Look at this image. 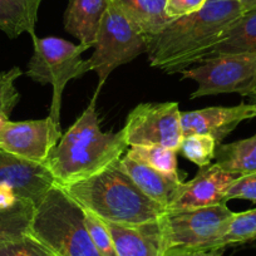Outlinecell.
<instances>
[{"instance_id":"obj_1","label":"cell","mask_w":256,"mask_h":256,"mask_svg":"<svg viewBox=\"0 0 256 256\" xmlns=\"http://www.w3.org/2000/svg\"><path fill=\"white\" fill-rule=\"evenodd\" d=\"M242 13L238 0H208L196 13L174 19L148 42L151 67L174 74L198 63Z\"/></svg>"},{"instance_id":"obj_2","label":"cell","mask_w":256,"mask_h":256,"mask_svg":"<svg viewBox=\"0 0 256 256\" xmlns=\"http://www.w3.org/2000/svg\"><path fill=\"white\" fill-rule=\"evenodd\" d=\"M93 96L84 112L52 150L46 166L56 184L67 186L88 178L122 158L127 150L124 131L103 132Z\"/></svg>"},{"instance_id":"obj_3","label":"cell","mask_w":256,"mask_h":256,"mask_svg":"<svg viewBox=\"0 0 256 256\" xmlns=\"http://www.w3.org/2000/svg\"><path fill=\"white\" fill-rule=\"evenodd\" d=\"M62 187L83 210L106 222L144 225L166 212L136 186L120 160L88 178Z\"/></svg>"},{"instance_id":"obj_4","label":"cell","mask_w":256,"mask_h":256,"mask_svg":"<svg viewBox=\"0 0 256 256\" xmlns=\"http://www.w3.org/2000/svg\"><path fill=\"white\" fill-rule=\"evenodd\" d=\"M29 235L53 256H102L86 228L84 210L59 184L36 206Z\"/></svg>"},{"instance_id":"obj_5","label":"cell","mask_w":256,"mask_h":256,"mask_svg":"<svg viewBox=\"0 0 256 256\" xmlns=\"http://www.w3.org/2000/svg\"><path fill=\"white\" fill-rule=\"evenodd\" d=\"M33 44L34 52L28 63L26 76L39 84L53 87L49 117L60 124L63 90L68 82L90 70L88 59L82 58V54L90 48L56 36H34Z\"/></svg>"},{"instance_id":"obj_6","label":"cell","mask_w":256,"mask_h":256,"mask_svg":"<svg viewBox=\"0 0 256 256\" xmlns=\"http://www.w3.org/2000/svg\"><path fill=\"white\" fill-rule=\"evenodd\" d=\"M94 52L88 59L90 70L98 76L100 93L110 73L148 50L146 36L110 3L98 29Z\"/></svg>"},{"instance_id":"obj_7","label":"cell","mask_w":256,"mask_h":256,"mask_svg":"<svg viewBox=\"0 0 256 256\" xmlns=\"http://www.w3.org/2000/svg\"><path fill=\"white\" fill-rule=\"evenodd\" d=\"M235 212L226 204L198 208L166 210L158 218L166 248H215Z\"/></svg>"},{"instance_id":"obj_8","label":"cell","mask_w":256,"mask_h":256,"mask_svg":"<svg viewBox=\"0 0 256 256\" xmlns=\"http://www.w3.org/2000/svg\"><path fill=\"white\" fill-rule=\"evenodd\" d=\"M180 73L198 83L191 100L221 93L248 97L256 90V54H221Z\"/></svg>"},{"instance_id":"obj_9","label":"cell","mask_w":256,"mask_h":256,"mask_svg":"<svg viewBox=\"0 0 256 256\" xmlns=\"http://www.w3.org/2000/svg\"><path fill=\"white\" fill-rule=\"evenodd\" d=\"M122 130L130 147L164 146L177 151L184 137L178 103L138 104L127 116Z\"/></svg>"},{"instance_id":"obj_10","label":"cell","mask_w":256,"mask_h":256,"mask_svg":"<svg viewBox=\"0 0 256 256\" xmlns=\"http://www.w3.org/2000/svg\"><path fill=\"white\" fill-rule=\"evenodd\" d=\"M60 137V124L49 116L42 120H9L0 134V147L29 161L46 164Z\"/></svg>"},{"instance_id":"obj_11","label":"cell","mask_w":256,"mask_h":256,"mask_svg":"<svg viewBox=\"0 0 256 256\" xmlns=\"http://www.w3.org/2000/svg\"><path fill=\"white\" fill-rule=\"evenodd\" d=\"M0 184H6L16 198L30 200L36 206L56 184L44 164L29 161L0 147Z\"/></svg>"},{"instance_id":"obj_12","label":"cell","mask_w":256,"mask_h":256,"mask_svg":"<svg viewBox=\"0 0 256 256\" xmlns=\"http://www.w3.org/2000/svg\"><path fill=\"white\" fill-rule=\"evenodd\" d=\"M255 117L256 106L252 103L181 112L182 134H206L212 137L218 146L241 122Z\"/></svg>"},{"instance_id":"obj_13","label":"cell","mask_w":256,"mask_h":256,"mask_svg":"<svg viewBox=\"0 0 256 256\" xmlns=\"http://www.w3.org/2000/svg\"><path fill=\"white\" fill-rule=\"evenodd\" d=\"M238 177L216 164L200 167L194 178L184 182L178 196L167 210L208 208L226 204L224 201L226 191Z\"/></svg>"},{"instance_id":"obj_14","label":"cell","mask_w":256,"mask_h":256,"mask_svg":"<svg viewBox=\"0 0 256 256\" xmlns=\"http://www.w3.org/2000/svg\"><path fill=\"white\" fill-rule=\"evenodd\" d=\"M117 256H164L166 244L158 220L127 226L107 222Z\"/></svg>"},{"instance_id":"obj_15","label":"cell","mask_w":256,"mask_h":256,"mask_svg":"<svg viewBox=\"0 0 256 256\" xmlns=\"http://www.w3.org/2000/svg\"><path fill=\"white\" fill-rule=\"evenodd\" d=\"M120 161L136 186L152 201L167 210L176 200L184 182L181 176L166 174L127 156L122 157Z\"/></svg>"},{"instance_id":"obj_16","label":"cell","mask_w":256,"mask_h":256,"mask_svg":"<svg viewBox=\"0 0 256 256\" xmlns=\"http://www.w3.org/2000/svg\"><path fill=\"white\" fill-rule=\"evenodd\" d=\"M108 6L110 0H70L64 14V28L80 44L93 48Z\"/></svg>"},{"instance_id":"obj_17","label":"cell","mask_w":256,"mask_h":256,"mask_svg":"<svg viewBox=\"0 0 256 256\" xmlns=\"http://www.w3.org/2000/svg\"><path fill=\"white\" fill-rule=\"evenodd\" d=\"M221 54H256V9L245 12L232 22L200 62Z\"/></svg>"},{"instance_id":"obj_18","label":"cell","mask_w":256,"mask_h":256,"mask_svg":"<svg viewBox=\"0 0 256 256\" xmlns=\"http://www.w3.org/2000/svg\"><path fill=\"white\" fill-rule=\"evenodd\" d=\"M128 20L151 40L170 23L164 13L166 0H110Z\"/></svg>"},{"instance_id":"obj_19","label":"cell","mask_w":256,"mask_h":256,"mask_svg":"<svg viewBox=\"0 0 256 256\" xmlns=\"http://www.w3.org/2000/svg\"><path fill=\"white\" fill-rule=\"evenodd\" d=\"M43 0H0V30L16 39L26 33L34 38Z\"/></svg>"},{"instance_id":"obj_20","label":"cell","mask_w":256,"mask_h":256,"mask_svg":"<svg viewBox=\"0 0 256 256\" xmlns=\"http://www.w3.org/2000/svg\"><path fill=\"white\" fill-rule=\"evenodd\" d=\"M215 158L216 164L231 174H256V134L228 144H218Z\"/></svg>"},{"instance_id":"obj_21","label":"cell","mask_w":256,"mask_h":256,"mask_svg":"<svg viewBox=\"0 0 256 256\" xmlns=\"http://www.w3.org/2000/svg\"><path fill=\"white\" fill-rule=\"evenodd\" d=\"M36 204L18 198L13 205L0 208V244L28 235Z\"/></svg>"},{"instance_id":"obj_22","label":"cell","mask_w":256,"mask_h":256,"mask_svg":"<svg viewBox=\"0 0 256 256\" xmlns=\"http://www.w3.org/2000/svg\"><path fill=\"white\" fill-rule=\"evenodd\" d=\"M126 156L166 174L180 176L176 150L164 146H134L128 150Z\"/></svg>"},{"instance_id":"obj_23","label":"cell","mask_w":256,"mask_h":256,"mask_svg":"<svg viewBox=\"0 0 256 256\" xmlns=\"http://www.w3.org/2000/svg\"><path fill=\"white\" fill-rule=\"evenodd\" d=\"M216 148L218 144L212 137L206 134H188L182 137L177 152L198 167H205L211 164V161L215 158Z\"/></svg>"},{"instance_id":"obj_24","label":"cell","mask_w":256,"mask_h":256,"mask_svg":"<svg viewBox=\"0 0 256 256\" xmlns=\"http://www.w3.org/2000/svg\"><path fill=\"white\" fill-rule=\"evenodd\" d=\"M256 240V208L235 212L228 231L218 242V248H224L238 244L250 242Z\"/></svg>"},{"instance_id":"obj_25","label":"cell","mask_w":256,"mask_h":256,"mask_svg":"<svg viewBox=\"0 0 256 256\" xmlns=\"http://www.w3.org/2000/svg\"><path fill=\"white\" fill-rule=\"evenodd\" d=\"M84 224L96 248L102 256H117L114 242L106 221L93 214L84 211Z\"/></svg>"},{"instance_id":"obj_26","label":"cell","mask_w":256,"mask_h":256,"mask_svg":"<svg viewBox=\"0 0 256 256\" xmlns=\"http://www.w3.org/2000/svg\"><path fill=\"white\" fill-rule=\"evenodd\" d=\"M23 74L19 67H13L6 72L0 73V113L10 117V113L20 100L16 80Z\"/></svg>"},{"instance_id":"obj_27","label":"cell","mask_w":256,"mask_h":256,"mask_svg":"<svg viewBox=\"0 0 256 256\" xmlns=\"http://www.w3.org/2000/svg\"><path fill=\"white\" fill-rule=\"evenodd\" d=\"M0 256H53L38 240L28 235L0 244Z\"/></svg>"},{"instance_id":"obj_28","label":"cell","mask_w":256,"mask_h":256,"mask_svg":"<svg viewBox=\"0 0 256 256\" xmlns=\"http://www.w3.org/2000/svg\"><path fill=\"white\" fill-rule=\"evenodd\" d=\"M235 198L256 202V174L240 176L231 184V186L226 191L224 201L228 202Z\"/></svg>"},{"instance_id":"obj_29","label":"cell","mask_w":256,"mask_h":256,"mask_svg":"<svg viewBox=\"0 0 256 256\" xmlns=\"http://www.w3.org/2000/svg\"><path fill=\"white\" fill-rule=\"evenodd\" d=\"M208 0H166L164 13L170 20L200 10Z\"/></svg>"},{"instance_id":"obj_30","label":"cell","mask_w":256,"mask_h":256,"mask_svg":"<svg viewBox=\"0 0 256 256\" xmlns=\"http://www.w3.org/2000/svg\"><path fill=\"white\" fill-rule=\"evenodd\" d=\"M224 248H170L164 256H222Z\"/></svg>"},{"instance_id":"obj_31","label":"cell","mask_w":256,"mask_h":256,"mask_svg":"<svg viewBox=\"0 0 256 256\" xmlns=\"http://www.w3.org/2000/svg\"><path fill=\"white\" fill-rule=\"evenodd\" d=\"M18 200L16 192L6 184H0V208L13 205Z\"/></svg>"},{"instance_id":"obj_32","label":"cell","mask_w":256,"mask_h":256,"mask_svg":"<svg viewBox=\"0 0 256 256\" xmlns=\"http://www.w3.org/2000/svg\"><path fill=\"white\" fill-rule=\"evenodd\" d=\"M244 9V13L248 10H255L256 9V0H238Z\"/></svg>"},{"instance_id":"obj_33","label":"cell","mask_w":256,"mask_h":256,"mask_svg":"<svg viewBox=\"0 0 256 256\" xmlns=\"http://www.w3.org/2000/svg\"><path fill=\"white\" fill-rule=\"evenodd\" d=\"M9 120H9L8 116L3 114V113H0V134H2V132H3L4 127H6V123H8Z\"/></svg>"},{"instance_id":"obj_34","label":"cell","mask_w":256,"mask_h":256,"mask_svg":"<svg viewBox=\"0 0 256 256\" xmlns=\"http://www.w3.org/2000/svg\"><path fill=\"white\" fill-rule=\"evenodd\" d=\"M248 98H250V100H251V103H252V104H255V106H256V90H255V92L252 93V94L248 96Z\"/></svg>"}]
</instances>
